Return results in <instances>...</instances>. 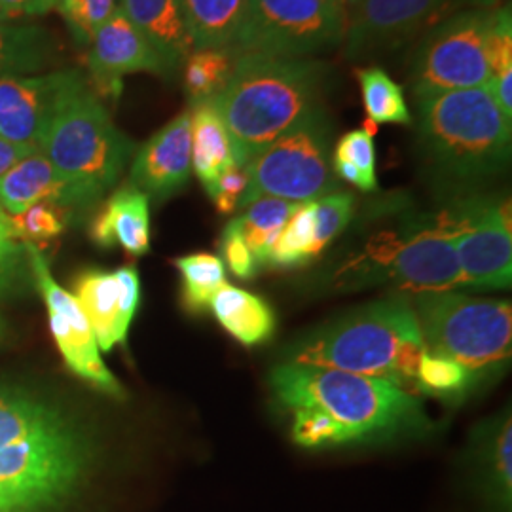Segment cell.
I'll list each match as a JSON object with an SVG mask.
<instances>
[{
    "mask_svg": "<svg viewBox=\"0 0 512 512\" xmlns=\"http://www.w3.org/2000/svg\"><path fill=\"white\" fill-rule=\"evenodd\" d=\"M92 431L61 404L0 384V512H54L92 475Z\"/></svg>",
    "mask_w": 512,
    "mask_h": 512,
    "instance_id": "6da1fadb",
    "label": "cell"
},
{
    "mask_svg": "<svg viewBox=\"0 0 512 512\" xmlns=\"http://www.w3.org/2000/svg\"><path fill=\"white\" fill-rule=\"evenodd\" d=\"M416 101V148L429 181L458 200L511 164L512 120L488 88L429 93Z\"/></svg>",
    "mask_w": 512,
    "mask_h": 512,
    "instance_id": "7a4b0ae2",
    "label": "cell"
},
{
    "mask_svg": "<svg viewBox=\"0 0 512 512\" xmlns=\"http://www.w3.org/2000/svg\"><path fill=\"white\" fill-rule=\"evenodd\" d=\"M334 84V67L321 59L239 54L226 90L211 99L230 133L236 165L249 164L325 107Z\"/></svg>",
    "mask_w": 512,
    "mask_h": 512,
    "instance_id": "3957f363",
    "label": "cell"
},
{
    "mask_svg": "<svg viewBox=\"0 0 512 512\" xmlns=\"http://www.w3.org/2000/svg\"><path fill=\"white\" fill-rule=\"evenodd\" d=\"M270 385L285 410L313 408L330 416L349 446L416 435L431 427L420 399L382 378L285 363L274 368Z\"/></svg>",
    "mask_w": 512,
    "mask_h": 512,
    "instance_id": "277c9868",
    "label": "cell"
},
{
    "mask_svg": "<svg viewBox=\"0 0 512 512\" xmlns=\"http://www.w3.org/2000/svg\"><path fill=\"white\" fill-rule=\"evenodd\" d=\"M423 353L416 311L408 300L395 296L311 332L287 351V357L298 365L382 378L416 395Z\"/></svg>",
    "mask_w": 512,
    "mask_h": 512,
    "instance_id": "5b68a950",
    "label": "cell"
},
{
    "mask_svg": "<svg viewBox=\"0 0 512 512\" xmlns=\"http://www.w3.org/2000/svg\"><path fill=\"white\" fill-rule=\"evenodd\" d=\"M338 289L387 287L410 293L463 289L454 236L442 213L420 215L370 236L334 274Z\"/></svg>",
    "mask_w": 512,
    "mask_h": 512,
    "instance_id": "8992f818",
    "label": "cell"
},
{
    "mask_svg": "<svg viewBox=\"0 0 512 512\" xmlns=\"http://www.w3.org/2000/svg\"><path fill=\"white\" fill-rule=\"evenodd\" d=\"M38 150L63 177L101 200L120 181L135 143L114 126L109 110L86 80L55 114Z\"/></svg>",
    "mask_w": 512,
    "mask_h": 512,
    "instance_id": "52a82bcc",
    "label": "cell"
},
{
    "mask_svg": "<svg viewBox=\"0 0 512 512\" xmlns=\"http://www.w3.org/2000/svg\"><path fill=\"white\" fill-rule=\"evenodd\" d=\"M414 311L427 351L458 361L476 376L509 363L511 302L442 291L418 294Z\"/></svg>",
    "mask_w": 512,
    "mask_h": 512,
    "instance_id": "ba28073f",
    "label": "cell"
},
{
    "mask_svg": "<svg viewBox=\"0 0 512 512\" xmlns=\"http://www.w3.org/2000/svg\"><path fill=\"white\" fill-rule=\"evenodd\" d=\"M332 133L334 124L329 112L321 107L256 154L245 165L249 186L239 209L260 198L315 202L338 190V179L330 165Z\"/></svg>",
    "mask_w": 512,
    "mask_h": 512,
    "instance_id": "9c48e42d",
    "label": "cell"
},
{
    "mask_svg": "<svg viewBox=\"0 0 512 512\" xmlns=\"http://www.w3.org/2000/svg\"><path fill=\"white\" fill-rule=\"evenodd\" d=\"M495 8H463L416 40L406 73L412 97L488 88V44Z\"/></svg>",
    "mask_w": 512,
    "mask_h": 512,
    "instance_id": "30bf717a",
    "label": "cell"
},
{
    "mask_svg": "<svg viewBox=\"0 0 512 512\" xmlns=\"http://www.w3.org/2000/svg\"><path fill=\"white\" fill-rule=\"evenodd\" d=\"M346 10L336 0H249L236 54L313 57L344 44Z\"/></svg>",
    "mask_w": 512,
    "mask_h": 512,
    "instance_id": "8fae6325",
    "label": "cell"
},
{
    "mask_svg": "<svg viewBox=\"0 0 512 512\" xmlns=\"http://www.w3.org/2000/svg\"><path fill=\"white\" fill-rule=\"evenodd\" d=\"M440 213L454 236L463 289H509L511 200L476 192L452 200Z\"/></svg>",
    "mask_w": 512,
    "mask_h": 512,
    "instance_id": "7c38bea8",
    "label": "cell"
},
{
    "mask_svg": "<svg viewBox=\"0 0 512 512\" xmlns=\"http://www.w3.org/2000/svg\"><path fill=\"white\" fill-rule=\"evenodd\" d=\"M499 6V0H359L346 14L344 54L376 61L414 44L433 25L463 8Z\"/></svg>",
    "mask_w": 512,
    "mask_h": 512,
    "instance_id": "4fadbf2b",
    "label": "cell"
},
{
    "mask_svg": "<svg viewBox=\"0 0 512 512\" xmlns=\"http://www.w3.org/2000/svg\"><path fill=\"white\" fill-rule=\"evenodd\" d=\"M25 255L35 275L38 293L48 310L52 338L67 368L74 376L110 397L126 399L124 387L101 359L95 334L76 298L55 281L46 256L38 247L25 245Z\"/></svg>",
    "mask_w": 512,
    "mask_h": 512,
    "instance_id": "5bb4252c",
    "label": "cell"
},
{
    "mask_svg": "<svg viewBox=\"0 0 512 512\" xmlns=\"http://www.w3.org/2000/svg\"><path fill=\"white\" fill-rule=\"evenodd\" d=\"M86 80L78 69L40 76H2L0 137L38 150L55 114Z\"/></svg>",
    "mask_w": 512,
    "mask_h": 512,
    "instance_id": "9a60e30c",
    "label": "cell"
},
{
    "mask_svg": "<svg viewBox=\"0 0 512 512\" xmlns=\"http://www.w3.org/2000/svg\"><path fill=\"white\" fill-rule=\"evenodd\" d=\"M74 298L92 327L99 351L110 353L128 340L141 304V279L133 266L114 272L86 270L74 279Z\"/></svg>",
    "mask_w": 512,
    "mask_h": 512,
    "instance_id": "2e32d148",
    "label": "cell"
},
{
    "mask_svg": "<svg viewBox=\"0 0 512 512\" xmlns=\"http://www.w3.org/2000/svg\"><path fill=\"white\" fill-rule=\"evenodd\" d=\"M88 67L93 92L114 99L122 93V78L126 74L169 76L162 57L148 44L147 38L135 29L118 4L112 16L93 37Z\"/></svg>",
    "mask_w": 512,
    "mask_h": 512,
    "instance_id": "e0dca14e",
    "label": "cell"
},
{
    "mask_svg": "<svg viewBox=\"0 0 512 512\" xmlns=\"http://www.w3.org/2000/svg\"><path fill=\"white\" fill-rule=\"evenodd\" d=\"M190 173V110H183L137 150L129 184L147 194L148 200L164 202L183 190L190 181Z\"/></svg>",
    "mask_w": 512,
    "mask_h": 512,
    "instance_id": "ac0fdd59",
    "label": "cell"
},
{
    "mask_svg": "<svg viewBox=\"0 0 512 512\" xmlns=\"http://www.w3.org/2000/svg\"><path fill=\"white\" fill-rule=\"evenodd\" d=\"M95 202L88 190L63 177L40 150L23 158L0 179V209L6 215H18L37 203L76 211Z\"/></svg>",
    "mask_w": 512,
    "mask_h": 512,
    "instance_id": "d6986e66",
    "label": "cell"
},
{
    "mask_svg": "<svg viewBox=\"0 0 512 512\" xmlns=\"http://www.w3.org/2000/svg\"><path fill=\"white\" fill-rule=\"evenodd\" d=\"M512 421L509 410L480 425L471 440V478L488 512L512 509Z\"/></svg>",
    "mask_w": 512,
    "mask_h": 512,
    "instance_id": "ffe728a7",
    "label": "cell"
},
{
    "mask_svg": "<svg viewBox=\"0 0 512 512\" xmlns=\"http://www.w3.org/2000/svg\"><path fill=\"white\" fill-rule=\"evenodd\" d=\"M90 238L103 249L120 247L128 255L150 251V200L133 184L120 186L95 215Z\"/></svg>",
    "mask_w": 512,
    "mask_h": 512,
    "instance_id": "44dd1931",
    "label": "cell"
},
{
    "mask_svg": "<svg viewBox=\"0 0 512 512\" xmlns=\"http://www.w3.org/2000/svg\"><path fill=\"white\" fill-rule=\"evenodd\" d=\"M118 6L162 57L169 76H175L192 54L179 0H120Z\"/></svg>",
    "mask_w": 512,
    "mask_h": 512,
    "instance_id": "7402d4cb",
    "label": "cell"
},
{
    "mask_svg": "<svg viewBox=\"0 0 512 512\" xmlns=\"http://www.w3.org/2000/svg\"><path fill=\"white\" fill-rule=\"evenodd\" d=\"M194 50H234L249 0H179Z\"/></svg>",
    "mask_w": 512,
    "mask_h": 512,
    "instance_id": "603a6c76",
    "label": "cell"
},
{
    "mask_svg": "<svg viewBox=\"0 0 512 512\" xmlns=\"http://www.w3.org/2000/svg\"><path fill=\"white\" fill-rule=\"evenodd\" d=\"M190 139L192 169L203 188L209 190L228 167L236 165L230 133L213 101H200L192 105Z\"/></svg>",
    "mask_w": 512,
    "mask_h": 512,
    "instance_id": "cb8c5ba5",
    "label": "cell"
},
{
    "mask_svg": "<svg viewBox=\"0 0 512 512\" xmlns=\"http://www.w3.org/2000/svg\"><path fill=\"white\" fill-rule=\"evenodd\" d=\"M209 310L215 313L222 329L243 346H258L274 336L275 313L266 300L232 285H224L213 296Z\"/></svg>",
    "mask_w": 512,
    "mask_h": 512,
    "instance_id": "d4e9b609",
    "label": "cell"
},
{
    "mask_svg": "<svg viewBox=\"0 0 512 512\" xmlns=\"http://www.w3.org/2000/svg\"><path fill=\"white\" fill-rule=\"evenodd\" d=\"M57 54V42L44 27L0 19V78L42 71Z\"/></svg>",
    "mask_w": 512,
    "mask_h": 512,
    "instance_id": "484cf974",
    "label": "cell"
},
{
    "mask_svg": "<svg viewBox=\"0 0 512 512\" xmlns=\"http://www.w3.org/2000/svg\"><path fill=\"white\" fill-rule=\"evenodd\" d=\"M296 205L298 203L277 198H260L243 207V213L236 217L243 239L258 266H268L275 241L283 232L287 220L291 219Z\"/></svg>",
    "mask_w": 512,
    "mask_h": 512,
    "instance_id": "4316f807",
    "label": "cell"
},
{
    "mask_svg": "<svg viewBox=\"0 0 512 512\" xmlns=\"http://www.w3.org/2000/svg\"><path fill=\"white\" fill-rule=\"evenodd\" d=\"M368 120L378 124L412 126L414 116L404 99V90L380 67L357 71Z\"/></svg>",
    "mask_w": 512,
    "mask_h": 512,
    "instance_id": "83f0119b",
    "label": "cell"
},
{
    "mask_svg": "<svg viewBox=\"0 0 512 512\" xmlns=\"http://www.w3.org/2000/svg\"><path fill=\"white\" fill-rule=\"evenodd\" d=\"M238 54L234 50H194L184 59V90L190 105L211 101L226 90Z\"/></svg>",
    "mask_w": 512,
    "mask_h": 512,
    "instance_id": "f1b7e54d",
    "label": "cell"
},
{
    "mask_svg": "<svg viewBox=\"0 0 512 512\" xmlns=\"http://www.w3.org/2000/svg\"><path fill=\"white\" fill-rule=\"evenodd\" d=\"M330 165L338 181L353 184L363 192H374L378 188L374 137L365 129H353L342 135Z\"/></svg>",
    "mask_w": 512,
    "mask_h": 512,
    "instance_id": "f546056e",
    "label": "cell"
},
{
    "mask_svg": "<svg viewBox=\"0 0 512 512\" xmlns=\"http://www.w3.org/2000/svg\"><path fill=\"white\" fill-rule=\"evenodd\" d=\"M175 268L183 281V304L190 313H202L209 310L213 296L226 285V268L222 258L211 253L175 258Z\"/></svg>",
    "mask_w": 512,
    "mask_h": 512,
    "instance_id": "4dcf8cb0",
    "label": "cell"
},
{
    "mask_svg": "<svg viewBox=\"0 0 512 512\" xmlns=\"http://www.w3.org/2000/svg\"><path fill=\"white\" fill-rule=\"evenodd\" d=\"M490 82L488 90L503 114L512 120V16L509 4L495 8L494 25L488 44Z\"/></svg>",
    "mask_w": 512,
    "mask_h": 512,
    "instance_id": "1f68e13d",
    "label": "cell"
},
{
    "mask_svg": "<svg viewBox=\"0 0 512 512\" xmlns=\"http://www.w3.org/2000/svg\"><path fill=\"white\" fill-rule=\"evenodd\" d=\"M315 202L298 203L275 241L268 266L294 268L315 258Z\"/></svg>",
    "mask_w": 512,
    "mask_h": 512,
    "instance_id": "d6a6232c",
    "label": "cell"
},
{
    "mask_svg": "<svg viewBox=\"0 0 512 512\" xmlns=\"http://www.w3.org/2000/svg\"><path fill=\"white\" fill-rule=\"evenodd\" d=\"M476 382V374L469 368L459 365L448 357L431 353L425 349L421 355L418 374H416V391L439 397V399H459L465 397L467 391Z\"/></svg>",
    "mask_w": 512,
    "mask_h": 512,
    "instance_id": "836d02e7",
    "label": "cell"
},
{
    "mask_svg": "<svg viewBox=\"0 0 512 512\" xmlns=\"http://www.w3.org/2000/svg\"><path fill=\"white\" fill-rule=\"evenodd\" d=\"M71 213L73 211L54 203H37L23 213L8 215L6 224L10 238L14 241L21 245H35L40 249V245L50 243L67 230Z\"/></svg>",
    "mask_w": 512,
    "mask_h": 512,
    "instance_id": "e575fe53",
    "label": "cell"
},
{
    "mask_svg": "<svg viewBox=\"0 0 512 512\" xmlns=\"http://www.w3.org/2000/svg\"><path fill=\"white\" fill-rule=\"evenodd\" d=\"M355 196L344 190H334L315 200V243L313 255L319 256L338 238L353 217Z\"/></svg>",
    "mask_w": 512,
    "mask_h": 512,
    "instance_id": "d590c367",
    "label": "cell"
},
{
    "mask_svg": "<svg viewBox=\"0 0 512 512\" xmlns=\"http://www.w3.org/2000/svg\"><path fill=\"white\" fill-rule=\"evenodd\" d=\"M289 412L293 414L291 433H293L294 444L308 450L349 446L340 425L327 414L313 408H294Z\"/></svg>",
    "mask_w": 512,
    "mask_h": 512,
    "instance_id": "8d00e7d4",
    "label": "cell"
},
{
    "mask_svg": "<svg viewBox=\"0 0 512 512\" xmlns=\"http://www.w3.org/2000/svg\"><path fill=\"white\" fill-rule=\"evenodd\" d=\"M73 38L80 44H92L95 33L112 16L116 0H63L57 4Z\"/></svg>",
    "mask_w": 512,
    "mask_h": 512,
    "instance_id": "74e56055",
    "label": "cell"
},
{
    "mask_svg": "<svg viewBox=\"0 0 512 512\" xmlns=\"http://www.w3.org/2000/svg\"><path fill=\"white\" fill-rule=\"evenodd\" d=\"M249 186V173L245 165L228 167L215 184L207 190L220 215H232L239 209V203Z\"/></svg>",
    "mask_w": 512,
    "mask_h": 512,
    "instance_id": "f35d334b",
    "label": "cell"
},
{
    "mask_svg": "<svg viewBox=\"0 0 512 512\" xmlns=\"http://www.w3.org/2000/svg\"><path fill=\"white\" fill-rule=\"evenodd\" d=\"M220 249H222V256H224L228 268L232 270V274L238 275L239 279L255 277L258 264L243 239L238 219H232L226 224V228L220 236Z\"/></svg>",
    "mask_w": 512,
    "mask_h": 512,
    "instance_id": "ab89813d",
    "label": "cell"
},
{
    "mask_svg": "<svg viewBox=\"0 0 512 512\" xmlns=\"http://www.w3.org/2000/svg\"><path fill=\"white\" fill-rule=\"evenodd\" d=\"M57 8V0H0V18L44 16Z\"/></svg>",
    "mask_w": 512,
    "mask_h": 512,
    "instance_id": "60d3db41",
    "label": "cell"
},
{
    "mask_svg": "<svg viewBox=\"0 0 512 512\" xmlns=\"http://www.w3.org/2000/svg\"><path fill=\"white\" fill-rule=\"evenodd\" d=\"M25 256V245L10 238L8 232H0V279L12 274Z\"/></svg>",
    "mask_w": 512,
    "mask_h": 512,
    "instance_id": "b9f144b4",
    "label": "cell"
},
{
    "mask_svg": "<svg viewBox=\"0 0 512 512\" xmlns=\"http://www.w3.org/2000/svg\"><path fill=\"white\" fill-rule=\"evenodd\" d=\"M37 152V148L23 147V145H16L4 137H0V179L14 167V165L21 162L23 158H27L29 154Z\"/></svg>",
    "mask_w": 512,
    "mask_h": 512,
    "instance_id": "7bdbcfd3",
    "label": "cell"
},
{
    "mask_svg": "<svg viewBox=\"0 0 512 512\" xmlns=\"http://www.w3.org/2000/svg\"><path fill=\"white\" fill-rule=\"evenodd\" d=\"M6 213L0 209V232H8V224H6ZM10 234V232H8Z\"/></svg>",
    "mask_w": 512,
    "mask_h": 512,
    "instance_id": "ee69618b",
    "label": "cell"
},
{
    "mask_svg": "<svg viewBox=\"0 0 512 512\" xmlns=\"http://www.w3.org/2000/svg\"><path fill=\"white\" fill-rule=\"evenodd\" d=\"M344 10H348V8H351V6H355L359 0H336Z\"/></svg>",
    "mask_w": 512,
    "mask_h": 512,
    "instance_id": "f6af8a7d",
    "label": "cell"
},
{
    "mask_svg": "<svg viewBox=\"0 0 512 512\" xmlns=\"http://www.w3.org/2000/svg\"><path fill=\"white\" fill-rule=\"evenodd\" d=\"M59 2H63V0H57V4H59Z\"/></svg>",
    "mask_w": 512,
    "mask_h": 512,
    "instance_id": "bcb514c9",
    "label": "cell"
},
{
    "mask_svg": "<svg viewBox=\"0 0 512 512\" xmlns=\"http://www.w3.org/2000/svg\"><path fill=\"white\" fill-rule=\"evenodd\" d=\"M0 19H2V18H0Z\"/></svg>",
    "mask_w": 512,
    "mask_h": 512,
    "instance_id": "7dc6e473",
    "label": "cell"
}]
</instances>
